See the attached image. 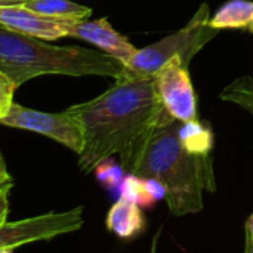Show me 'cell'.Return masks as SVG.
I'll list each match as a JSON object with an SVG mask.
<instances>
[{"instance_id": "obj_27", "label": "cell", "mask_w": 253, "mask_h": 253, "mask_svg": "<svg viewBox=\"0 0 253 253\" xmlns=\"http://www.w3.org/2000/svg\"><path fill=\"white\" fill-rule=\"evenodd\" d=\"M0 118H2V115H0Z\"/></svg>"}, {"instance_id": "obj_11", "label": "cell", "mask_w": 253, "mask_h": 253, "mask_svg": "<svg viewBox=\"0 0 253 253\" xmlns=\"http://www.w3.org/2000/svg\"><path fill=\"white\" fill-rule=\"evenodd\" d=\"M17 3L36 14L66 21H84L92 14L91 8L70 2V0H20Z\"/></svg>"}, {"instance_id": "obj_10", "label": "cell", "mask_w": 253, "mask_h": 253, "mask_svg": "<svg viewBox=\"0 0 253 253\" xmlns=\"http://www.w3.org/2000/svg\"><path fill=\"white\" fill-rule=\"evenodd\" d=\"M146 220L140 206L125 198H119L107 211L106 228L122 240H131L143 232Z\"/></svg>"}, {"instance_id": "obj_6", "label": "cell", "mask_w": 253, "mask_h": 253, "mask_svg": "<svg viewBox=\"0 0 253 253\" xmlns=\"http://www.w3.org/2000/svg\"><path fill=\"white\" fill-rule=\"evenodd\" d=\"M84 225V207L61 213H45L15 222L0 225V249H17L36 241H46L55 237L75 232Z\"/></svg>"}, {"instance_id": "obj_26", "label": "cell", "mask_w": 253, "mask_h": 253, "mask_svg": "<svg viewBox=\"0 0 253 253\" xmlns=\"http://www.w3.org/2000/svg\"><path fill=\"white\" fill-rule=\"evenodd\" d=\"M249 29H250V30L253 32V20H252V23H250V26H249Z\"/></svg>"}, {"instance_id": "obj_22", "label": "cell", "mask_w": 253, "mask_h": 253, "mask_svg": "<svg viewBox=\"0 0 253 253\" xmlns=\"http://www.w3.org/2000/svg\"><path fill=\"white\" fill-rule=\"evenodd\" d=\"M244 253H253V243H246Z\"/></svg>"}, {"instance_id": "obj_5", "label": "cell", "mask_w": 253, "mask_h": 253, "mask_svg": "<svg viewBox=\"0 0 253 253\" xmlns=\"http://www.w3.org/2000/svg\"><path fill=\"white\" fill-rule=\"evenodd\" d=\"M0 124L46 136L78 155L84 149L82 126L67 109L60 113H48L12 103L9 112L0 118Z\"/></svg>"}, {"instance_id": "obj_4", "label": "cell", "mask_w": 253, "mask_h": 253, "mask_svg": "<svg viewBox=\"0 0 253 253\" xmlns=\"http://www.w3.org/2000/svg\"><path fill=\"white\" fill-rule=\"evenodd\" d=\"M209 23V5L201 3L185 27L157 43L137 49L134 57L124 66V75L131 78H154L173 58H179L189 67L192 58L220 32Z\"/></svg>"}, {"instance_id": "obj_18", "label": "cell", "mask_w": 253, "mask_h": 253, "mask_svg": "<svg viewBox=\"0 0 253 253\" xmlns=\"http://www.w3.org/2000/svg\"><path fill=\"white\" fill-rule=\"evenodd\" d=\"M9 191L11 188H0V225L8 222L9 214Z\"/></svg>"}, {"instance_id": "obj_21", "label": "cell", "mask_w": 253, "mask_h": 253, "mask_svg": "<svg viewBox=\"0 0 253 253\" xmlns=\"http://www.w3.org/2000/svg\"><path fill=\"white\" fill-rule=\"evenodd\" d=\"M160 234H161V229H158V231H157V234L154 235V238H152V241H151V250H149V253H157V252H158Z\"/></svg>"}, {"instance_id": "obj_13", "label": "cell", "mask_w": 253, "mask_h": 253, "mask_svg": "<svg viewBox=\"0 0 253 253\" xmlns=\"http://www.w3.org/2000/svg\"><path fill=\"white\" fill-rule=\"evenodd\" d=\"M179 137L183 146L197 155H209L213 146V134L209 128L197 121L180 122Z\"/></svg>"}, {"instance_id": "obj_24", "label": "cell", "mask_w": 253, "mask_h": 253, "mask_svg": "<svg viewBox=\"0 0 253 253\" xmlns=\"http://www.w3.org/2000/svg\"><path fill=\"white\" fill-rule=\"evenodd\" d=\"M12 185H14V182H11V183H6V182H0V188H12Z\"/></svg>"}, {"instance_id": "obj_14", "label": "cell", "mask_w": 253, "mask_h": 253, "mask_svg": "<svg viewBox=\"0 0 253 253\" xmlns=\"http://www.w3.org/2000/svg\"><path fill=\"white\" fill-rule=\"evenodd\" d=\"M219 98L222 101L235 104L244 109L246 112H249L250 115H253V78L252 76L237 78L220 91Z\"/></svg>"}, {"instance_id": "obj_8", "label": "cell", "mask_w": 253, "mask_h": 253, "mask_svg": "<svg viewBox=\"0 0 253 253\" xmlns=\"http://www.w3.org/2000/svg\"><path fill=\"white\" fill-rule=\"evenodd\" d=\"M73 23L36 14L17 2H0V26L43 41L70 38Z\"/></svg>"}, {"instance_id": "obj_15", "label": "cell", "mask_w": 253, "mask_h": 253, "mask_svg": "<svg viewBox=\"0 0 253 253\" xmlns=\"http://www.w3.org/2000/svg\"><path fill=\"white\" fill-rule=\"evenodd\" d=\"M121 197L128 201H133L134 204L143 209H152V206L155 204V200L146 188L145 179L136 174H130L124 180L121 188Z\"/></svg>"}, {"instance_id": "obj_1", "label": "cell", "mask_w": 253, "mask_h": 253, "mask_svg": "<svg viewBox=\"0 0 253 253\" xmlns=\"http://www.w3.org/2000/svg\"><path fill=\"white\" fill-rule=\"evenodd\" d=\"M81 124L84 149L79 169L89 173L118 157L133 174L152 139L174 118L166 110L154 78L122 76L103 94L67 109Z\"/></svg>"}, {"instance_id": "obj_9", "label": "cell", "mask_w": 253, "mask_h": 253, "mask_svg": "<svg viewBox=\"0 0 253 253\" xmlns=\"http://www.w3.org/2000/svg\"><path fill=\"white\" fill-rule=\"evenodd\" d=\"M70 38L82 39L85 42L92 43L101 52L113 57L124 66L128 63L137 48L128 41V38L118 33L109 23L107 18H100L94 21H76L72 24Z\"/></svg>"}, {"instance_id": "obj_23", "label": "cell", "mask_w": 253, "mask_h": 253, "mask_svg": "<svg viewBox=\"0 0 253 253\" xmlns=\"http://www.w3.org/2000/svg\"><path fill=\"white\" fill-rule=\"evenodd\" d=\"M0 253H14V249H11V247H2V249H0Z\"/></svg>"}, {"instance_id": "obj_12", "label": "cell", "mask_w": 253, "mask_h": 253, "mask_svg": "<svg viewBox=\"0 0 253 253\" xmlns=\"http://www.w3.org/2000/svg\"><path fill=\"white\" fill-rule=\"evenodd\" d=\"M253 20L252 0H229L220 6L210 18V26L216 30L223 29H244Z\"/></svg>"}, {"instance_id": "obj_19", "label": "cell", "mask_w": 253, "mask_h": 253, "mask_svg": "<svg viewBox=\"0 0 253 253\" xmlns=\"http://www.w3.org/2000/svg\"><path fill=\"white\" fill-rule=\"evenodd\" d=\"M0 182H6V183L12 182V177L8 171V167H6V163L3 160L2 152H0Z\"/></svg>"}, {"instance_id": "obj_17", "label": "cell", "mask_w": 253, "mask_h": 253, "mask_svg": "<svg viewBox=\"0 0 253 253\" xmlns=\"http://www.w3.org/2000/svg\"><path fill=\"white\" fill-rule=\"evenodd\" d=\"M122 167H115L112 166L110 169H103V166H98L97 167V173H98V177L100 180L107 185V186H115L121 182V174H122Z\"/></svg>"}, {"instance_id": "obj_3", "label": "cell", "mask_w": 253, "mask_h": 253, "mask_svg": "<svg viewBox=\"0 0 253 253\" xmlns=\"http://www.w3.org/2000/svg\"><path fill=\"white\" fill-rule=\"evenodd\" d=\"M179 126L180 121L173 119L152 139L133 174L161 182L170 211L185 216L203 210V194L214 192L216 183L209 155L189 152L180 142Z\"/></svg>"}, {"instance_id": "obj_20", "label": "cell", "mask_w": 253, "mask_h": 253, "mask_svg": "<svg viewBox=\"0 0 253 253\" xmlns=\"http://www.w3.org/2000/svg\"><path fill=\"white\" fill-rule=\"evenodd\" d=\"M246 243H253V213L246 222Z\"/></svg>"}, {"instance_id": "obj_2", "label": "cell", "mask_w": 253, "mask_h": 253, "mask_svg": "<svg viewBox=\"0 0 253 253\" xmlns=\"http://www.w3.org/2000/svg\"><path fill=\"white\" fill-rule=\"evenodd\" d=\"M0 73L15 88L46 75L124 76V64L113 57L81 46H54L43 39L0 26Z\"/></svg>"}, {"instance_id": "obj_7", "label": "cell", "mask_w": 253, "mask_h": 253, "mask_svg": "<svg viewBox=\"0 0 253 253\" xmlns=\"http://www.w3.org/2000/svg\"><path fill=\"white\" fill-rule=\"evenodd\" d=\"M155 86L166 110L180 122L198 119L197 95L188 72L179 58L170 60L155 76Z\"/></svg>"}, {"instance_id": "obj_25", "label": "cell", "mask_w": 253, "mask_h": 253, "mask_svg": "<svg viewBox=\"0 0 253 253\" xmlns=\"http://www.w3.org/2000/svg\"><path fill=\"white\" fill-rule=\"evenodd\" d=\"M0 2H20V0H0Z\"/></svg>"}, {"instance_id": "obj_16", "label": "cell", "mask_w": 253, "mask_h": 253, "mask_svg": "<svg viewBox=\"0 0 253 253\" xmlns=\"http://www.w3.org/2000/svg\"><path fill=\"white\" fill-rule=\"evenodd\" d=\"M15 85L0 73V115L5 116L12 103H14V92H15Z\"/></svg>"}]
</instances>
